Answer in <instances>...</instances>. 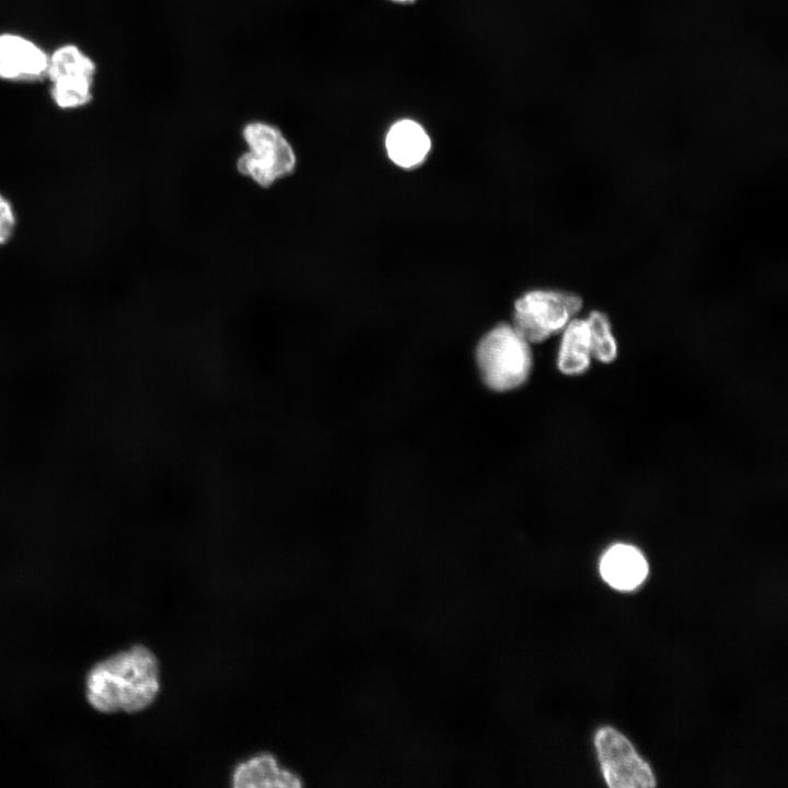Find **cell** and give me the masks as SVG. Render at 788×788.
Segmentation results:
<instances>
[{
	"label": "cell",
	"instance_id": "8fae6325",
	"mask_svg": "<svg viewBox=\"0 0 788 788\" xmlns=\"http://www.w3.org/2000/svg\"><path fill=\"white\" fill-rule=\"evenodd\" d=\"M234 787H301L298 776L280 768L269 754L255 756L237 765L233 773Z\"/></svg>",
	"mask_w": 788,
	"mask_h": 788
},
{
	"label": "cell",
	"instance_id": "5bb4252c",
	"mask_svg": "<svg viewBox=\"0 0 788 788\" xmlns=\"http://www.w3.org/2000/svg\"><path fill=\"white\" fill-rule=\"evenodd\" d=\"M396 1H406V0H396Z\"/></svg>",
	"mask_w": 788,
	"mask_h": 788
},
{
	"label": "cell",
	"instance_id": "8992f818",
	"mask_svg": "<svg viewBox=\"0 0 788 788\" xmlns=\"http://www.w3.org/2000/svg\"><path fill=\"white\" fill-rule=\"evenodd\" d=\"M96 67L74 45L58 48L48 61L47 74L53 82L54 102L63 109L76 108L92 100L91 86Z\"/></svg>",
	"mask_w": 788,
	"mask_h": 788
},
{
	"label": "cell",
	"instance_id": "30bf717a",
	"mask_svg": "<svg viewBox=\"0 0 788 788\" xmlns=\"http://www.w3.org/2000/svg\"><path fill=\"white\" fill-rule=\"evenodd\" d=\"M430 146V138L425 129L410 119L395 123L385 138L390 159L406 169L419 165L426 159Z\"/></svg>",
	"mask_w": 788,
	"mask_h": 788
},
{
	"label": "cell",
	"instance_id": "4fadbf2b",
	"mask_svg": "<svg viewBox=\"0 0 788 788\" xmlns=\"http://www.w3.org/2000/svg\"><path fill=\"white\" fill-rule=\"evenodd\" d=\"M18 229V215L12 201L0 192V247L8 245Z\"/></svg>",
	"mask_w": 788,
	"mask_h": 788
},
{
	"label": "cell",
	"instance_id": "5b68a950",
	"mask_svg": "<svg viewBox=\"0 0 788 788\" xmlns=\"http://www.w3.org/2000/svg\"><path fill=\"white\" fill-rule=\"evenodd\" d=\"M595 748L603 776L612 788L656 786L649 765L637 754L628 739L611 727L598 730Z\"/></svg>",
	"mask_w": 788,
	"mask_h": 788
},
{
	"label": "cell",
	"instance_id": "6da1fadb",
	"mask_svg": "<svg viewBox=\"0 0 788 788\" xmlns=\"http://www.w3.org/2000/svg\"><path fill=\"white\" fill-rule=\"evenodd\" d=\"M85 686L89 704L100 712L140 711L159 692L157 657L144 646H134L96 663Z\"/></svg>",
	"mask_w": 788,
	"mask_h": 788
},
{
	"label": "cell",
	"instance_id": "3957f363",
	"mask_svg": "<svg viewBox=\"0 0 788 788\" xmlns=\"http://www.w3.org/2000/svg\"><path fill=\"white\" fill-rule=\"evenodd\" d=\"M476 362L487 387L495 392H508L526 382L533 367V355L530 343L512 325L501 323L478 343Z\"/></svg>",
	"mask_w": 788,
	"mask_h": 788
},
{
	"label": "cell",
	"instance_id": "277c9868",
	"mask_svg": "<svg viewBox=\"0 0 788 788\" xmlns=\"http://www.w3.org/2000/svg\"><path fill=\"white\" fill-rule=\"evenodd\" d=\"M582 309V299L558 290H532L514 303L513 328L530 344L560 333Z\"/></svg>",
	"mask_w": 788,
	"mask_h": 788
},
{
	"label": "cell",
	"instance_id": "7a4b0ae2",
	"mask_svg": "<svg viewBox=\"0 0 788 788\" xmlns=\"http://www.w3.org/2000/svg\"><path fill=\"white\" fill-rule=\"evenodd\" d=\"M241 136L246 150L237 158L236 169L254 184L267 188L296 171L297 152L278 126L254 119L244 124Z\"/></svg>",
	"mask_w": 788,
	"mask_h": 788
},
{
	"label": "cell",
	"instance_id": "ba28073f",
	"mask_svg": "<svg viewBox=\"0 0 788 788\" xmlns=\"http://www.w3.org/2000/svg\"><path fill=\"white\" fill-rule=\"evenodd\" d=\"M649 571L642 552L634 545L616 543L601 557L600 573L611 587L628 591L640 586Z\"/></svg>",
	"mask_w": 788,
	"mask_h": 788
},
{
	"label": "cell",
	"instance_id": "52a82bcc",
	"mask_svg": "<svg viewBox=\"0 0 788 788\" xmlns=\"http://www.w3.org/2000/svg\"><path fill=\"white\" fill-rule=\"evenodd\" d=\"M46 54L31 40L12 34L0 35V78L36 80L47 73Z\"/></svg>",
	"mask_w": 788,
	"mask_h": 788
},
{
	"label": "cell",
	"instance_id": "7c38bea8",
	"mask_svg": "<svg viewBox=\"0 0 788 788\" xmlns=\"http://www.w3.org/2000/svg\"><path fill=\"white\" fill-rule=\"evenodd\" d=\"M586 321L593 360L602 364L613 363L618 357V345L609 316L604 312L593 310Z\"/></svg>",
	"mask_w": 788,
	"mask_h": 788
},
{
	"label": "cell",
	"instance_id": "9c48e42d",
	"mask_svg": "<svg viewBox=\"0 0 788 788\" xmlns=\"http://www.w3.org/2000/svg\"><path fill=\"white\" fill-rule=\"evenodd\" d=\"M556 366L567 376H580L591 368L593 357L586 318L573 317L560 332Z\"/></svg>",
	"mask_w": 788,
	"mask_h": 788
}]
</instances>
